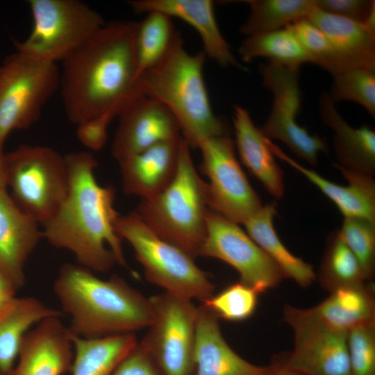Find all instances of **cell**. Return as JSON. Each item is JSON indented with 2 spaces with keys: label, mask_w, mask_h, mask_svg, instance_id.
Instances as JSON below:
<instances>
[{
  "label": "cell",
  "mask_w": 375,
  "mask_h": 375,
  "mask_svg": "<svg viewBox=\"0 0 375 375\" xmlns=\"http://www.w3.org/2000/svg\"><path fill=\"white\" fill-rule=\"evenodd\" d=\"M110 375H161L151 358L138 342Z\"/></svg>",
  "instance_id": "39"
},
{
  "label": "cell",
  "mask_w": 375,
  "mask_h": 375,
  "mask_svg": "<svg viewBox=\"0 0 375 375\" xmlns=\"http://www.w3.org/2000/svg\"><path fill=\"white\" fill-rule=\"evenodd\" d=\"M235 148L229 135L208 139L199 147L202 169L209 180L210 209L244 224L263 205L238 162Z\"/></svg>",
  "instance_id": "12"
},
{
  "label": "cell",
  "mask_w": 375,
  "mask_h": 375,
  "mask_svg": "<svg viewBox=\"0 0 375 375\" xmlns=\"http://www.w3.org/2000/svg\"><path fill=\"white\" fill-rule=\"evenodd\" d=\"M322 122L333 131V145L339 166L351 172L374 176L375 132L367 125L351 126L338 111L328 92L319 102Z\"/></svg>",
  "instance_id": "22"
},
{
  "label": "cell",
  "mask_w": 375,
  "mask_h": 375,
  "mask_svg": "<svg viewBox=\"0 0 375 375\" xmlns=\"http://www.w3.org/2000/svg\"><path fill=\"white\" fill-rule=\"evenodd\" d=\"M284 320L294 333V349L286 365L306 375H349L347 332L322 322L311 309L290 306Z\"/></svg>",
  "instance_id": "14"
},
{
  "label": "cell",
  "mask_w": 375,
  "mask_h": 375,
  "mask_svg": "<svg viewBox=\"0 0 375 375\" xmlns=\"http://www.w3.org/2000/svg\"><path fill=\"white\" fill-rule=\"evenodd\" d=\"M317 10L364 24L375 30L373 0H315Z\"/></svg>",
  "instance_id": "38"
},
{
  "label": "cell",
  "mask_w": 375,
  "mask_h": 375,
  "mask_svg": "<svg viewBox=\"0 0 375 375\" xmlns=\"http://www.w3.org/2000/svg\"><path fill=\"white\" fill-rule=\"evenodd\" d=\"M39 225L16 205L7 188L0 189V274L17 290L25 283V264L42 238Z\"/></svg>",
  "instance_id": "18"
},
{
  "label": "cell",
  "mask_w": 375,
  "mask_h": 375,
  "mask_svg": "<svg viewBox=\"0 0 375 375\" xmlns=\"http://www.w3.org/2000/svg\"><path fill=\"white\" fill-rule=\"evenodd\" d=\"M17 290L4 276L0 274V313H1L16 297Z\"/></svg>",
  "instance_id": "41"
},
{
  "label": "cell",
  "mask_w": 375,
  "mask_h": 375,
  "mask_svg": "<svg viewBox=\"0 0 375 375\" xmlns=\"http://www.w3.org/2000/svg\"><path fill=\"white\" fill-rule=\"evenodd\" d=\"M331 76L333 85L328 94L335 104L340 101H353L375 117V69L357 67Z\"/></svg>",
  "instance_id": "34"
},
{
  "label": "cell",
  "mask_w": 375,
  "mask_h": 375,
  "mask_svg": "<svg viewBox=\"0 0 375 375\" xmlns=\"http://www.w3.org/2000/svg\"><path fill=\"white\" fill-rule=\"evenodd\" d=\"M6 188V157L3 149L0 148V189Z\"/></svg>",
  "instance_id": "43"
},
{
  "label": "cell",
  "mask_w": 375,
  "mask_h": 375,
  "mask_svg": "<svg viewBox=\"0 0 375 375\" xmlns=\"http://www.w3.org/2000/svg\"><path fill=\"white\" fill-rule=\"evenodd\" d=\"M6 157L10 196L23 212L42 225L68 192L65 156L48 147L22 145Z\"/></svg>",
  "instance_id": "7"
},
{
  "label": "cell",
  "mask_w": 375,
  "mask_h": 375,
  "mask_svg": "<svg viewBox=\"0 0 375 375\" xmlns=\"http://www.w3.org/2000/svg\"><path fill=\"white\" fill-rule=\"evenodd\" d=\"M73 357L68 328L60 317H48L25 335L10 375H62L70 370Z\"/></svg>",
  "instance_id": "16"
},
{
  "label": "cell",
  "mask_w": 375,
  "mask_h": 375,
  "mask_svg": "<svg viewBox=\"0 0 375 375\" xmlns=\"http://www.w3.org/2000/svg\"><path fill=\"white\" fill-rule=\"evenodd\" d=\"M300 68L269 60L259 65L262 85L273 97L271 112L260 129L269 140L281 141L298 157L315 165L327 146L321 137L309 133L297 122L302 99Z\"/></svg>",
  "instance_id": "11"
},
{
  "label": "cell",
  "mask_w": 375,
  "mask_h": 375,
  "mask_svg": "<svg viewBox=\"0 0 375 375\" xmlns=\"http://www.w3.org/2000/svg\"><path fill=\"white\" fill-rule=\"evenodd\" d=\"M116 230L133 248L146 278L165 292L202 303L214 294L209 276L194 257L152 231L134 211L119 216Z\"/></svg>",
  "instance_id": "6"
},
{
  "label": "cell",
  "mask_w": 375,
  "mask_h": 375,
  "mask_svg": "<svg viewBox=\"0 0 375 375\" xmlns=\"http://www.w3.org/2000/svg\"><path fill=\"white\" fill-rule=\"evenodd\" d=\"M33 26L16 51L37 59L62 62L105 24L102 16L78 0H29Z\"/></svg>",
  "instance_id": "9"
},
{
  "label": "cell",
  "mask_w": 375,
  "mask_h": 375,
  "mask_svg": "<svg viewBox=\"0 0 375 375\" xmlns=\"http://www.w3.org/2000/svg\"><path fill=\"white\" fill-rule=\"evenodd\" d=\"M307 19L355 65L375 69V30L364 24L317 8Z\"/></svg>",
  "instance_id": "26"
},
{
  "label": "cell",
  "mask_w": 375,
  "mask_h": 375,
  "mask_svg": "<svg viewBox=\"0 0 375 375\" xmlns=\"http://www.w3.org/2000/svg\"><path fill=\"white\" fill-rule=\"evenodd\" d=\"M349 375H375V319L347 332Z\"/></svg>",
  "instance_id": "37"
},
{
  "label": "cell",
  "mask_w": 375,
  "mask_h": 375,
  "mask_svg": "<svg viewBox=\"0 0 375 375\" xmlns=\"http://www.w3.org/2000/svg\"><path fill=\"white\" fill-rule=\"evenodd\" d=\"M259 294L256 289L240 281L213 294L202 305L217 319L242 322L255 312Z\"/></svg>",
  "instance_id": "35"
},
{
  "label": "cell",
  "mask_w": 375,
  "mask_h": 375,
  "mask_svg": "<svg viewBox=\"0 0 375 375\" xmlns=\"http://www.w3.org/2000/svg\"><path fill=\"white\" fill-rule=\"evenodd\" d=\"M244 62L263 57L288 66H300L310 58L294 33L288 28L247 37L238 49Z\"/></svg>",
  "instance_id": "30"
},
{
  "label": "cell",
  "mask_w": 375,
  "mask_h": 375,
  "mask_svg": "<svg viewBox=\"0 0 375 375\" xmlns=\"http://www.w3.org/2000/svg\"><path fill=\"white\" fill-rule=\"evenodd\" d=\"M60 88L57 63L16 51L0 64V148L15 130L31 127Z\"/></svg>",
  "instance_id": "8"
},
{
  "label": "cell",
  "mask_w": 375,
  "mask_h": 375,
  "mask_svg": "<svg viewBox=\"0 0 375 375\" xmlns=\"http://www.w3.org/2000/svg\"><path fill=\"white\" fill-rule=\"evenodd\" d=\"M181 140L157 144L119 162L124 192L145 199L164 190L176 174Z\"/></svg>",
  "instance_id": "20"
},
{
  "label": "cell",
  "mask_w": 375,
  "mask_h": 375,
  "mask_svg": "<svg viewBox=\"0 0 375 375\" xmlns=\"http://www.w3.org/2000/svg\"><path fill=\"white\" fill-rule=\"evenodd\" d=\"M339 234L358 259L366 279L375 269V222L344 217Z\"/></svg>",
  "instance_id": "36"
},
{
  "label": "cell",
  "mask_w": 375,
  "mask_h": 375,
  "mask_svg": "<svg viewBox=\"0 0 375 375\" xmlns=\"http://www.w3.org/2000/svg\"><path fill=\"white\" fill-rule=\"evenodd\" d=\"M137 23H106L61 62L60 90L66 115L77 125L104 114L114 118L141 95L137 76Z\"/></svg>",
  "instance_id": "1"
},
{
  "label": "cell",
  "mask_w": 375,
  "mask_h": 375,
  "mask_svg": "<svg viewBox=\"0 0 375 375\" xmlns=\"http://www.w3.org/2000/svg\"><path fill=\"white\" fill-rule=\"evenodd\" d=\"M374 289L365 283L331 291L328 298L311 308L326 325L345 332L375 319Z\"/></svg>",
  "instance_id": "27"
},
{
  "label": "cell",
  "mask_w": 375,
  "mask_h": 375,
  "mask_svg": "<svg viewBox=\"0 0 375 375\" xmlns=\"http://www.w3.org/2000/svg\"><path fill=\"white\" fill-rule=\"evenodd\" d=\"M274 365H253L236 353L224 340L218 319L198 307L194 375H272Z\"/></svg>",
  "instance_id": "19"
},
{
  "label": "cell",
  "mask_w": 375,
  "mask_h": 375,
  "mask_svg": "<svg viewBox=\"0 0 375 375\" xmlns=\"http://www.w3.org/2000/svg\"><path fill=\"white\" fill-rule=\"evenodd\" d=\"M233 122L235 146L242 162L271 195L281 198L284 193L283 173L266 137L254 124L248 110L240 106H234Z\"/></svg>",
  "instance_id": "23"
},
{
  "label": "cell",
  "mask_w": 375,
  "mask_h": 375,
  "mask_svg": "<svg viewBox=\"0 0 375 375\" xmlns=\"http://www.w3.org/2000/svg\"><path fill=\"white\" fill-rule=\"evenodd\" d=\"M199 256L225 262L238 272L241 282L260 294L277 286L284 277L277 265L238 224L210 208Z\"/></svg>",
  "instance_id": "13"
},
{
  "label": "cell",
  "mask_w": 375,
  "mask_h": 375,
  "mask_svg": "<svg viewBox=\"0 0 375 375\" xmlns=\"http://www.w3.org/2000/svg\"><path fill=\"white\" fill-rule=\"evenodd\" d=\"M189 146L182 138L176 174L158 194L142 199L135 211L163 240L194 258L206 234L208 184L198 174Z\"/></svg>",
  "instance_id": "5"
},
{
  "label": "cell",
  "mask_w": 375,
  "mask_h": 375,
  "mask_svg": "<svg viewBox=\"0 0 375 375\" xmlns=\"http://www.w3.org/2000/svg\"><path fill=\"white\" fill-rule=\"evenodd\" d=\"M137 13L160 12L190 25L201 38L205 55L223 67L243 70L222 35L211 0H132L126 2Z\"/></svg>",
  "instance_id": "17"
},
{
  "label": "cell",
  "mask_w": 375,
  "mask_h": 375,
  "mask_svg": "<svg viewBox=\"0 0 375 375\" xmlns=\"http://www.w3.org/2000/svg\"><path fill=\"white\" fill-rule=\"evenodd\" d=\"M296 36L315 64L331 75L357 67L352 61L340 53L326 35L307 18L297 20L285 26Z\"/></svg>",
  "instance_id": "33"
},
{
  "label": "cell",
  "mask_w": 375,
  "mask_h": 375,
  "mask_svg": "<svg viewBox=\"0 0 375 375\" xmlns=\"http://www.w3.org/2000/svg\"><path fill=\"white\" fill-rule=\"evenodd\" d=\"M276 208V202L262 206L244 224L247 233L277 265L284 277L308 287L316 277L313 267L290 253L280 240L273 224Z\"/></svg>",
  "instance_id": "25"
},
{
  "label": "cell",
  "mask_w": 375,
  "mask_h": 375,
  "mask_svg": "<svg viewBox=\"0 0 375 375\" xmlns=\"http://www.w3.org/2000/svg\"><path fill=\"white\" fill-rule=\"evenodd\" d=\"M54 291L70 317L69 332L78 337L133 333L148 328L153 319L150 298L120 277L103 280L80 265L61 267Z\"/></svg>",
  "instance_id": "3"
},
{
  "label": "cell",
  "mask_w": 375,
  "mask_h": 375,
  "mask_svg": "<svg viewBox=\"0 0 375 375\" xmlns=\"http://www.w3.org/2000/svg\"><path fill=\"white\" fill-rule=\"evenodd\" d=\"M70 335L74 352L72 375H110L138 342L133 333L91 338Z\"/></svg>",
  "instance_id": "28"
},
{
  "label": "cell",
  "mask_w": 375,
  "mask_h": 375,
  "mask_svg": "<svg viewBox=\"0 0 375 375\" xmlns=\"http://www.w3.org/2000/svg\"><path fill=\"white\" fill-rule=\"evenodd\" d=\"M319 280L322 286L330 292L342 287L362 284L367 281L358 259L338 231L328 237Z\"/></svg>",
  "instance_id": "32"
},
{
  "label": "cell",
  "mask_w": 375,
  "mask_h": 375,
  "mask_svg": "<svg viewBox=\"0 0 375 375\" xmlns=\"http://www.w3.org/2000/svg\"><path fill=\"white\" fill-rule=\"evenodd\" d=\"M65 158L68 192L42 224V238L72 252L78 265L93 272H106L115 263L126 266L122 239L116 230L120 215L114 207V187L97 181V161L90 152L69 153Z\"/></svg>",
  "instance_id": "2"
},
{
  "label": "cell",
  "mask_w": 375,
  "mask_h": 375,
  "mask_svg": "<svg viewBox=\"0 0 375 375\" xmlns=\"http://www.w3.org/2000/svg\"><path fill=\"white\" fill-rule=\"evenodd\" d=\"M176 33L172 18L160 12H149L137 23L135 45L138 78L165 57Z\"/></svg>",
  "instance_id": "31"
},
{
  "label": "cell",
  "mask_w": 375,
  "mask_h": 375,
  "mask_svg": "<svg viewBox=\"0 0 375 375\" xmlns=\"http://www.w3.org/2000/svg\"><path fill=\"white\" fill-rule=\"evenodd\" d=\"M272 363L274 369L272 375H306L290 368L285 363V356L277 358Z\"/></svg>",
  "instance_id": "42"
},
{
  "label": "cell",
  "mask_w": 375,
  "mask_h": 375,
  "mask_svg": "<svg viewBox=\"0 0 375 375\" xmlns=\"http://www.w3.org/2000/svg\"><path fill=\"white\" fill-rule=\"evenodd\" d=\"M112 119L109 114H104L77 124L78 139L92 150L101 149L106 144L107 127Z\"/></svg>",
  "instance_id": "40"
},
{
  "label": "cell",
  "mask_w": 375,
  "mask_h": 375,
  "mask_svg": "<svg viewBox=\"0 0 375 375\" xmlns=\"http://www.w3.org/2000/svg\"><path fill=\"white\" fill-rule=\"evenodd\" d=\"M150 300L153 319L140 344L161 375H194L198 307L167 292Z\"/></svg>",
  "instance_id": "10"
},
{
  "label": "cell",
  "mask_w": 375,
  "mask_h": 375,
  "mask_svg": "<svg viewBox=\"0 0 375 375\" xmlns=\"http://www.w3.org/2000/svg\"><path fill=\"white\" fill-rule=\"evenodd\" d=\"M206 58L203 51L188 53L176 32L165 57L138 78L140 94L171 111L190 148L199 149L208 139L229 135L228 126L210 104L203 77Z\"/></svg>",
  "instance_id": "4"
},
{
  "label": "cell",
  "mask_w": 375,
  "mask_h": 375,
  "mask_svg": "<svg viewBox=\"0 0 375 375\" xmlns=\"http://www.w3.org/2000/svg\"><path fill=\"white\" fill-rule=\"evenodd\" d=\"M112 144L118 162L152 146L182 137L179 124L163 104L144 95L131 100L118 115Z\"/></svg>",
  "instance_id": "15"
},
{
  "label": "cell",
  "mask_w": 375,
  "mask_h": 375,
  "mask_svg": "<svg viewBox=\"0 0 375 375\" xmlns=\"http://www.w3.org/2000/svg\"><path fill=\"white\" fill-rule=\"evenodd\" d=\"M61 312L34 297H15L0 313V375H10L25 335L33 326Z\"/></svg>",
  "instance_id": "24"
},
{
  "label": "cell",
  "mask_w": 375,
  "mask_h": 375,
  "mask_svg": "<svg viewBox=\"0 0 375 375\" xmlns=\"http://www.w3.org/2000/svg\"><path fill=\"white\" fill-rule=\"evenodd\" d=\"M267 142L275 156L317 186L336 205L344 217L363 218L375 222V181L373 176L351 172L336 165L349 183L347 186L338 185L298 163L268 138Z\"/></svg>",
  "instance_id": "21"
},
{
  "label": "cell",
  "mask_w": 375,
  "mask_h": 375,
  "mask_svg": "<svg viewBox=\"0 0 375 375\" xmlns=\"http://www.w3.org/2000/svg\"><path fill=\"white\" fill-rule=\"evenodd\" d=\"M249 7L240 32L246 37L276 31L308 16L316 9L315 0H245Z\"/></svg>",
  "instance_id": "29"
}]
</instances>
